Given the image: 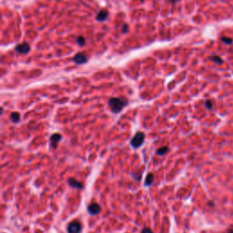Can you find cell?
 <instances>
[{
  "label": "cell",
  "mask_w": 233,
  "mask_h": 233,
  "mask_svg": "<svg viewBox=\"0 0 233 233\" xmlns=\"http://www.w3.org/2000/svg\"><path fill=\"white\" fill-rule=\"evenodd\" d=\"M170 1L172 2V3H176V2H178L179 0H170Z\"/></svg>",
  "instance_id": "obj_20"
},
{
  "label": "cell",
  "mask_w": 233,
  "mask_h": 233,
  "mask_svg": "<svg viewBox=\"0 0 233 233\" xmlns=\"http://www.w3.org/2000/svg\"><path fill=\"white\" fill-rule=\"evenodd\" d=\"M122 32L123 33H128L129 32V25H127V24L124 25L123 28H122Z\"/></svg>",
  "instance_id": "obj_17"
},
{
  "label": "cell",
  "mask_w": 233,
  "mask_h": 233,
  "mask_svg": "<svg viewBox=\"0 0 233 233\" xmlns=\"http://www.w3.org/2000/svg\"><path fill=\"white\" fill-rule=\"evenodd\" d=\"M107 16H109V12L106 9H102L98 12V14L97 15V20L98 21H104L107 19Z\"/></svg>",
  "instance_id": "obj_8"
},
{
  "label": "cell",
  "mask_w": 233,
  "mask_h": 233,
  "mask_svg": "<svg viewBox=\"0 0 233 233\" xmlns=\"http://www.w3.org/2000/svg\"><path fill=\"white\" fill-rule=\"evenodd\" d=\"M210 59L215 63V64H218V65H220L223 63V60H222V58L219 56H211L210 57Z\"/></svg>",
  "instance_id": "obj_12"
},
{
  "label": "cell",
  "mask_w": 233,
  "mask_h": 233,
  "mask_svg": "<svg viewBox=\"0 0 233 233\" xmlns=\"http://www.w3.org/2000/svg\"><path fill=\"white\" fill-rule=\"evenodd\" d=\"M169 151V148L168 147H162V148H160L159 149L157 150V155H160V156H164L166 153Z\"/></svg>",
  "instance_id": "obj_13"
},
{
  "label": "cell",
  "mask_w": 233,
  "mask_h": 233,
  "mask_svg": "<svg viewBox=\"0 0 233 233\" xmlns=\"http://www.w3.org/2000/svg\"><path fill=\"white\" fill-rule=\"evenodd\" d=\"M88 211L91 215H97L99 212L101 211V208H100V206H99L97 203L94 202V203H91V204L88 205Z\"/></svg>",
  "instance_id": "obj_4"
},
{
  "label": "cell",
  "mask_w": 233,
  "mask_h": 233,
  "mask_svg": "<svg viewBox=\"0 0 233 233\" xmlns=\"http://www.w3.org/2000/svg\"><path fill=\"white\" fill-rule=\"evenodd\" d=\"M10 119L15 122V123H18L20 120V115L18 112H12L10 115Z\"/></svg>",
  "instance_id": "obj_11"
},
{
  "label": "cell",
  "mask_w": 233,
  "mask_h": 233,
  "mask_svg": "<svg viewBox=\"0 0 233 233\" xmlns=\"http://www.w3.org/2000/svg\"><path fill=\"white\" fill-rule=\"evenodd\" d=\"M145 139V135L143 132L138 131L137 132L135 136L132 138V139L130 140V145L134 148H138L139 147H141V145L143 144Z\"/></svg>",
  "instance_id": "obj_2"
},
{
  "label": "cell",
  "mask_w": 233,
  "mask_h": 233,
  "mask_svg": "<svg viewBox=\"0 0 233 233\" xmlns=\"http://www.w3.org/2000/svg\"><path fill=\"white\" fill-rule=\"evenodd\" d=\"M61 138H62V136L59 134V133H55V134H53L50 137V147L54 149L56 148L57 144L61 140Z\"/></svg>",
  "instance_id": "obj_5"
},
{
  "label": "cell",
  "mask_w": 233,
  "mask_h": 233,
  "mask_svg": "<svg viewBox=\"0 0 233 233\" xmlns=\"http://www.w3.org/2000/svg\"><path fill=\"white\" fill-rule=\"evenodd\" d=\"M128 105L126 97H111L109 100V106L113 113H119Z\"/></svg>",
  "instance_id": "obj_1"
},
{
  "label": "cell",
  "mask_w": 233,
  "mask_h": 233,
  "mask_svg": "<svg viewBox=\"0 0 233 233\" xmlns=\"http://www.w3.org/2000/svg\"><path fill=\"white\" fill-rule=\"evenodd\" d=\"M77 43L79 45V46H84L85 43H86V40L83 37H78L77 38Z\"/></svg>",
  "instance_id": "obj_15"
},
{
  "label": "cell",
  "mask_w": 233,
  "mask_h": 233,
  "mask_svg": "<svg viewBox=\"0 0 233 233\" xmlns=\"http://www.w3.org/2000/svg\"><path fill=\"white\" fill-rule=\"evenodd\" d=\"M153 180H154L153 174H151V173L148 174V176L146 177V180H145V186H147V187L150 186L153 183Z\"/></svg>",
  "instance_id": "obj_10"
},
{
  "label": "cell",
  "mask_w": 233,
  "mask_h": 233,
  "mask_svg": "<svg viewBox=\"0 0 233 233\" xmlns=\"http://www.w3.org/2000/svg\"><path fill=\"white\" fill-rule=\"evenodd\" d=\"M73 60L75 63H77V64H84L88 61V57L85 54L78 53L73 57Z\"/></svg>",
  "instance_id": "obj_7"
},
{
  "label": "cell",
  "mask_w": 233,
  "mask_h": 233,
  "mask_svg": "<svg viewBox=\"0 0 233 233\" xmlns=\"http://www.w3.org/2000/svg\"><path fill=\"white\" fill-rule=\"evenodd\" d=\"M141 233H153V232L149 228H144L142 229V231H141Z\"/></svg>",
  "instance_id": "obj_18"
},
{
  "label": "cell",
  "mask_w": 233,
  "mask_h": 233,
  "mask_svg": "<svg viewBox=\"0 0 233 233\" xmlns=\"http://www.w3.org/2000/svg\"><path fill=\"white\" fill-rule=\"evenodd\" d=\"M212 106H213V103H212L211 100H210V99H208V100L205 101V107H206L207 109H211Z\"/></svg>",
  "instance_id": "obj_16"
},
{
  "label": "cell",
  "mask_w": 233,
  "mask_h": 233,
  "mask_svg": "<svg viewBox=\"0 0 233 233\" xmlns=\"http://www.w3.org/2000/svg\"><path fill=\"white\" fill-rule=\"evenodd\" d=\"M30 50V47L28 43H23L16 47V51L20 54H27Z\"/></svg>",
  "instance_id": "obj_6"
},
{
  "label": "cell",
  "mask_w": 233,
  "mask_h": 233,
  "mask_svg": "<svg viewBox=\"0 0 233 233\" xmlns=\"http://www.w3.org/2000/svg\"><path fill=\"white\" fill-rule=\"evenodd\" d=\"M227 233H233V229H229Z\"/></svg>",
  "instance_id": "obj_19"
},
{
  "label": "cell",
  "mask_w": 233,
  "mask_h": 233,
  "mask_svg": "<svg viewBox=\"0 0 233 233\" xmlns=\"http://www.w3.org/2000/svg\"><path fill=\"white\" fill-rule=\"evenodd\" d=\"M81 223L78 220L71 221L68 226V233H80Z\"/></svg>",
  "instance_id": "obj_3"
},
{
  "label": "cell",
  "mask_w": 233,
  "mask_h": 233,
  "mask_svg": "<svg viewBox=\"0 0 233 233\" xmlns=\"http://www.w3.org/2000/svg\"><path fill=\"white\" fill-rule=\"evenodd\" d=\"M68 184L71 186V187H73V188H77V189H83V184L81 182H79V181H78V180H76L75 179H73V178H70L69 179H68Z\"/></svg>",
  "instance_id": "obj_9"
},
{
  "label": "cell",
  "mask_w": 233,
  "mask_h": 233,
  "mask_svg": "<svg viewBox=\"0 0 233 233\" xmlns=\"http://www.w3.org/2000/svg\"><path fill=\"white\" fill-rule=\"evenodd\" d=\"M221 41L224 44H227V45H231L233 43V39L229 37H222Z\"/></svg>",
  "instance_id": "obj_14"
}]
</instances>
